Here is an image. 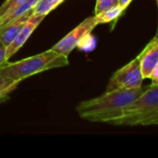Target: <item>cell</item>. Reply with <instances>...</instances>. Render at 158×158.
Here are the masks:
<instances>
[{"label":"cell","instance_id":"obj_2","mask_svg":"<svg viewBox=\"0 0 158 158\" xmlns=\"http://www.w3.org/2000/svg\"><path fill=\"white\" fill-rule=\"evenodd\" d=\"M68 65V56L50 49L18 62L10 63L7 61L0 68V74L20 83L21 81L32 75Z\"/></svg>","mask_w":158,"mask_h":158},{"label":"cell","instance_id":"obj_3","mask_svg":"<svg viewBox=\"0 0 158 158\" xmlns=\"http://www.w3.org/2000/svg\"><path fill=\"white\" fill-rule=\"evenodd\" d=\"M158 123V84H150L146 91L130 104L109 124L115 126H151Z\"/></svg>","mask_w":158,"mask_h":158},{"label":"cell","instance_id":"obj_4","mask_svg":"<svg viewBox=\"0 0 158 158\" xmlns=\"http://www.w3.org/2000/svg\"><path fill=\"white\" fill-rule=\"evenodd\" d=\"M143 80L139 60L136 57L112 75L106 92L139 88L143 85Z\"/></svg>","mask_w":158,"mask_h":158},{"label":"cell","instance_id":"obj_10","mask_svg":"<svg viewBox=\"0 0 158 158\" xmlns=\"http://www.w3.org/2000/svg\"><path fill=\"white\" fill-rule=\"evenodd\" d=\"M39 0H25L21 5H19L15 10H13L10 14H8L6 17H5L3 19L0 20V26L6 24L14 19H16L17 18H19V16L25 14L26 12L33 9V7L35 6V5L37 4Z\"/></svg>","mask_w":158,"mask_h":158},{"label":"cell","instance_id":"obj_12","mask_svg":"<svg viewBox=\"0 0 158 158\" xmlns=\"http://www.w3.org/2000/svg\"><path fill=\"white\" fill-rule=\"evenodd\" d=\"M65 0H39L33 7V13L46 16Z\"/></svg>","mask_w":158,"mask_h":158},{"label":"cell","instance_id":"obj_16","mask_svg":"<svg viewBox=\"0 0 158 158\" xmlns=\"http://www.w3.org/2000/svg\"><path fill=\"white\" fill-rule=\"evenodd\" d=\"M148 79H151L152 84H158V66L152 70Z\"/></svg>","mask_w":158,"mask_h":158},{"label":"cell","instance_id":"obj_1","mask_svg":"<svg viewBox=\"0 0 158 158\" xmlns=\"http://www.w3.org/2000/svg\"><path fill=\"white\" fill-rule=\"evenodd\" d=\"M148 87L149 85H142L135 89L106 92L101 96L81 102L76 111L85 120L109 123L119 117L123 110L140 97Z\"/></svg>","mask_w":158,"mask_h":158},{"label":"cell","instance_id":"obj_18","mask_svg":"<svg viewBox=\"0 0 158 158\" xmlns=\"http://www.w3.org/2000/svg\"><path fill=\"white\" fill-rule=\"evenodd\" d=\"M156 1H157V0H156Z\"/></svg>","mask_w":158,"mask_h":158},{"label":"cell","instance_id":"obj_6","mask_svg":"<svg viewBox=\"0 0 158 158\" xmlns=\"http://www.w3.org/2000/svg\"><path fill=\"white\" fill-rule=\"evenodd\" d=\"M44 18L45 16L44 15H38L34 13L31 15V17L28 19V20L26 21L24 26L21 28L18 35L12 41V43L6 46V57L7 58V60L22 47V45L26 43V41L29 39V37L31 35L34 30L38 27V25H40V23L43 21Z\"/></svg>","mask_w":158,"mask_h":158},{"label":"cell","instance_id":"obj_11","mask_svg":"<svg viewBox=\"0 0 158 158\" xmlns=\"http://www.w3.org/2000/svg\"><path fill=\"white\" fill-rule=\"evenodd\" d=\"M19 84V81L10 80L0 74V104L8 100L9 94L14 91Z\"/></svg>","mask_w":158,"mask_h":158},{"label":"cell","instance_id":"obj_8","mask_svg":"<svg viewBox=\"0 0 158 158\" xmlns=\"http://www.w3.org/2000/svg\"><path fill=\"white\" fill-rule=\"evenodd\" d=\"M32 13L33 10L31 9L16 19L0 26V42L6 46L10 44Z\"/></svg>","mask_w":158,"mask_h":158},{"label":"cell","instance_id":"obj_14","mask_svg":"<svg viewBox=\"0 0 158 158\" xmlns=\"http://www.w3.org/2000/svg\"><path fill=\"white\" fill-rule=\"evenodd\" d=\"M118 0H96L94 14L97 15L105 10H107L113 6H118Z\"/></svg>","mask_w":158,"mask_h":158},{"label":"cell","instance_id":"obj_13","mask_svg":"<svg viewBox=\"0 0 158 158\" xmlns=\"http://www.w3.org/2000/svg\"><path fill=\"white\" fill-rule=\"evenodd\" d=\"M25 0H6L0 6V20L15 10Z\"/></svg>","mask_w":158,"mask_h":158},{"label":"cell","instance_id":"obj_17","mask_svg":"<svg viewBox=\"0 0 158 158\" xmlns=\"http://www.w3.org/2000/svg\"><path fill=\"white\" fill-rule=\"evenodd\" d=\"M131 1L132 0H118V6H121L123 9H126L129 6H130V4L131 3Z\"/></svg>","mask_w":158,"mask_h":158},{"label":"cell","instance_id":"obj_9","mask_svg":"<svg viewBox=\"0 0 158 158\" xmlns=\"http://www.w3.org/2000/svg\"><path fill=\"white\" fill-rule=\"evenodd\" d=\"M125 11V9H123L121 6H119L118 5L116 6H113L107 10H105L97 15H94V21L96 23V25L99 24H104V23H109L113 20L118 19L122 13Z\"/></svg>","mask_w":158,"mask_h":158},{"label":"cell","instance_id":"obj_15","mask_svg":"<svg viewBox=\"0 0 158 158\" xmlns=\"http://www.w3.org/2000/svg\"><path fill=\"white\" fill-rule=\"evenodd\" d=\"M6 46L4 45L1 42H0V68L2 66H4L6 63H7V58L6 57Z\"/></svg>","mask_w":158,"mask_h":158},{"label":"cell","instance_id":"obj_7","mask_svg":"<svg viewBox=\"0 0 158 158\" xmlns=\"http://www.w3.org/2000/svg\"><path fill=\"white\" fill-rule=\"evenodd\" d=\"M143 79H148L152 70L158 66V39L156 35L137 56Z\"/></svg>","mask_w":158,"mask_h":158},{"label":"cell","instance_id":"obj_5","mask_svg":"<svg viewBox=\"0 0 158 158\" xmlns=\"http://www.w3.org/2000/svg\"><path fill=\"white\" fill-rule=\"evenodd\" d=\"M96 26L97 25L94 21V16H91L85 19L80 25H78L74 30L67 34L51 49L57 52L58 54L68 56L71 53V51L76 48Z\"/></svg>","mask_w":158,"mask_h":158}]
</instances>
